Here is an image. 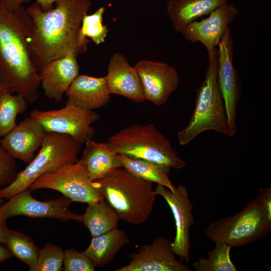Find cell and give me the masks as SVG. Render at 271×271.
Masks as SVG:
<instances>
[{"label": "cell", "instance_id": "1", "mask_svg": "<svg viewBox=\"0 0 271 271\" xmlns=\"http://www.w3.org/2000/svg\"><path fill=\"white\" fill-rule=\"evenodd\" d=\"M52 10L43 11L37 2L27 11L33 26L28 40L30 57L39 74L50 61L72 51L79 54L87 51L79 42L80 30L84 16L91 0H56Z\"/></svg>", "mask_w": 271, "mask_h": 271}, {"label": "cell", "instance_id": "2", "mask_svg": "<svg viewBox=\"0 0 271 271\" xmlns=\"http://www.w3.org/2000/svg\"><path fill=\"white\" fill-rule=\"evenodd\" d=\"M32 26L27 9L11 11L0 0V93H17L31 103L37 100L41 84L28 47Z\"/></svg>", "mask_w": 271, "mask_h": 271}, {"label": "cell", "instance_id": "3", "mask_svg": "<svg viewBox=\"0 0 271 271\" xmlns=\"http://www.w3.org/2000/svg\"><path fill=\"white\" fill-rule=\"evenodd\" d=\"M152 184L123 167L115 168L92 182L119 219L134 225L144 223L152 212L157 195Z\"/></svg>", "mask_w": 271, "mask_h": 271}, {"label": "cell", "instance_id": "4", "mask_svg": "<svg viewBox=\"0 0 271 271\" xmlns=\"http://www.w3.org/2000/svg\"><path fill=\"white\" fill-rule=\"evenodd\" d=\"M208 65L203 81L196 90L195 108L187 125L178 132L179 145L186 146L199 134L212 130L231 137L217 79V47L208 53Z\"/></svg>", "mask_w": 271, "mask_h": 271}, {"label": "cell", "instance_id": "5", "mask_svg": "<svg viewBox=\"0 0 271 271\" xmlns=\"http://www.w3.org/2000/svg\"><path fill=\"white\" fill-rule=\"evenodd\" d=\"M108 144L116 154L124 155L181 169L186 166L170 141L153 124L134 123L108 138Z\"/></svg>", "mask_w": 271, "mask_h": 271}, {"label": "cell", "instance_id": "6", "mask_svg": "<svg viewBox=\"0 0 271 271\" xmlns=\"http://www.w3.org/2000/svg\"><path fill=\"white\" fill-rule=\"evenodd\" d=\"M82 145L69 135L46 131L38 154L11 184L0 189V198L9 199L29 189L41 176L76 162Z\"/></svg>", "mask_w": 271, "mask_h": 271}, {"label": "cell", "instance_id": "7", "mask_svg": "<svg viewBox=\"0 0 271 271\" xmlns=\"http://www.w3.org/2000/svg\"><path fill=\"white\" fill-rule=\"evenodd\" d=\"M271 229V215L256 197L239 212L212 222L205 235L214 241L242 246L257 241Z\"/></svg>", "mask_w": 271, "mask_h": 271}, {"label": "cell", "instance_id": "8", "mask_svg": "<svg viewBox=\"0 0 271 271\" xmlns=\"http://www.w3.org/2000/svg\"><path fill=\"white\" fill-rule=\"evenodd\" d=\"M86 167L77 161L44 174L29 187L32 191L40 189L61 192L72 202L98 203L104 198L93 186Z\"/></svg>", "mask_w": 271, "mask_h": 271}, {"label": "cell", "instance_id": "9", "mask_svg": "<svg viewBox=\"0 0 271 271\" xmlns=\"http://www.w3.org/2000/svg\"><path fill=\"white\" fill-rule=\"evenodd\" d=\"M30 116L36 119L46 131L69 135L81 145L94 137L95 130L91 124L99 118L93 110L67 104L56 110L33 109Z\"/></svg>", "mask_w": 271, "mask_h": 271}, {"label": "cell", "instance_id": "10", "mask_svg": "<svg viewBox=\"0 0 271 271\" xmlns=\"http://www.w3.org/2000/svg\"><path fill=\"white\" fill-rule=\"evenodd\" d=\"M31 190L27 189L9 198L0 206V215L6 221L9 218L25 216L31 218H50L62 221L75 220L82 222V215L69 209L72 201L63 196L47 201L34 198Z\"/></svg>", "mask_w": 271, "mask_h": 271}, {"label": "cell", "instance_id": "11", "mask_svg": "<svg viewBox=\"0 0 271 271\" xmlns=\"http://www.w3.org/2000/svg\"><path fill=\"white\" fill-rule=\"evenodd\" d=\"M217 79L230 130L236 133V118L240 89L234 67L233 42L230 28L226 31L218 45Z\"/></svg>", "mask_w": 271, "mask_h": 271}, {"label": "cell", "instance_id": "12", "mask_svg": "<svg viewBox=\"0 0 271 271\" xmlns=\"http://www.w3.org/2000/svg\"><path fill=\"white\" fill-rule=\"evenodd\" d=\"M157 195L162 196L169 206L175 219L176 234L172 242V251L186 263L190 258V230L194 224L192 213L193 206L188 192L184 186L179 185L174 192L166 187L158 185L155 189Z\"/></svg>", "mask_w": 271, "mask_h": 271}, {"label": "cell", "instance_id": "13", "mask_svg": "<svg viewBox=\"0 0 271 271\" xmlns=\"http://www.w3.org/2000/svg\"><path fill=\"white\" fill-rule=\"evenodd\" d=\"M134 67L145 100L156 106L164 104L179 86L177 71L165 62L143 60Z\"/></svg>", "mask_w": 271, "mask_h": 271}, {"label": "cell", "instance_id": "14", "mask_svg": "<svg viewBox=\"0 0 271 271\" xmlns=\"http://www.w3.org/2000/svg\"><path fill=\"white\" fill-rule=\"evenodd\" d=\"M172 242L164 236L156 237L145 244L136 253H130L129 263L116 271H191L192 269L177 260Z\"/></svg>", "mask_w": 271, "mask_h": 271}, {"label": "cell", "instance_id": "15", "mask_svg": "<svg viewBox=\"0 0 271 271\" xmlns=\"http://www.w3.org/2000/svg\"><path fill=\"white\" fill-rule=\"evenodd\" d=\"M238 14L237 7L227 3L215 9L207 18L190 23L181 33L188 41L201 43L208 53L218 46L229 25Z\"/></svg>", "mask_w": 271, "mask_h": 271}, {"label": "cell", "instance_id": "16", "mask_svg": "<svg viewBox=\"0 0 271 271\" xmlns=\"http://www.w3.org/2000/svg\"><path fill=\"white\" fill-rule=\"evenodd\" d=\"M45 132L43 126L29 116L0 139V146L14 159L28 164L42 146Z\"/></svg>", "mask_w": 271, "mask_h": 271}, {"label": "cell", "instance_id": "17", "mask_svg": "<svg viewBox=\"0 0 271 271\" xmlns=\"http://www.w3.org/2000/svg\"><path fill=\"white\" fill-rule=\"evenodd\" d=\"M79 54L72 51L67 55L51 60L39 73L41 84L45 96L60 102L71 83L79 75L77 61Z\"/></svg>", "mask_w": 271, "mask_h": 271}, {"label": "cell", "instance_id": "18", "mask_svg": "<svg viewBox=\"0 0 271 271\" xmlns=\"http://www.w3.org/2000/svg\"><path fill=\"white\" fill-rule=\"evenodd\" d=\"M105 78L110 94L121 95L138 102L145 100L137 69L121 53H115L110 58Z\"/></svg>", "mask_w": 271, "mask_h": 271}, {"label": "cell", "instance_id": "19", "mask_svg": "<svg viewBox=\"0 0 271 271\" xmlns=\"http://www.w3.org/2000/svg\"><path fill=\"white\" fill-rule=\"evenodd\" d=\"M65 94L67 97L65 104L88 110L105 105L111 97L105 76L96 77L84 74H79Z\"/></svg>", "mask_w": 271, "mask_h": 271}, {"label": "cell", "instance_id": "20", "mask_svg": "<svg viewBox=\"0 0 271 271\" xmlns=\"http://www.w3.org/2000/svg\"><path fill=\"white\" fill-rule=\"evenodd\" d=\"M228 0H168L167 14L174 31L181 33L190 23L209 15Z\"/></svg>", "mask_w": 271, "mask_h": 271}, {"label": "cell", "instance_id": "21", "mask_svg": "<svg viewBox=\"0 0 271 271\" xmlns=\"http://www.w3.org/2000/svg\"><path fill=\"white\" fill-rule=\"evenodd\" d=\"M77 161L86 167L92 181L103 178L115 168L122 167L107 142H97L92 139L85 143L82 155Z\"/></svg>", "mask_w": 271, "mask_h": 271}, {"label": "cell", "instance_id": "22", "mask_svg": "<svg viewBox=\"0 0 271 271\" xmlns=\"http://www.w3.org/2000/svg\"><path fill=\"white\" fill-rule=\"evenodd\" d=\"M129 243L125 232L116 227L93 237L89 245L83 252L95 267H103L111 262L121 249Z\"/></svg>", "mask_w": 271, "mask_h": 271}, {"label": "cell", "instance_id": "23", "mask_svg": "<svg viewBox=\"0 0 271 271\" xmlns=\"http://www.w3.org/2000/svg\"><path fill=\"white\" fill-rule=\"evenodd\" d=\"M116 155L122 167L133 176L147 182L163 185L171 192H175L176 187L169 176L170 169L143 159Z\"/></svg>", "mask_w": 271, "mask_h": 271}, {"label": "cell", "instance_id": "24", "mask_svg": "<svg viewBox=\"0 0 271 271\" xmlns=\"http://www.w3.org/2000/svg\"><path fill=\"white\" fill-rule=\"evenodd\" d=\"M119 219L115 210L104 199L98 203L88 204L82 215V222L93 237L116 227Z\"/></svg>", "mask_w": 271, "mask_h": 271}, {"label": "cell", "instance_id": "25", "mask_svg": "<svg viewBox=\"0 0 271 271\" xmlns=\"http://www.w3.org/2000/svg\"><path fill=\"white\" fill-rule=\"evenodd\" d=\"M28 108L27 101L22 95L0 93V137H4L16 126V117Z\"/></svg>", "mask_w": 271, "mask_h": 271}, {"label": "cell", "instance_id": "26", "mask_svg": "<svg viewBox=\"0 0 271 271\" xmlns=\"http://www.w3.org/2000/svg\"><path fill=\"white\" fill-rule=\"evenodd\" d=\"M215 244V247L207 252V257H200L192 264L193 268L196 271H237L230 257L232 246L222 242Z\"/></svg>", "mask_w": 271, "mask_h": 271}, {"label": "cell", "instance_id": "27", "mask_svg": "<svg viewBox=\"0 0 271 271\" xmlns=\"http://www.w3.org/2000/svg\"><path fill=\"white\" fill-rule=\"evenodd\" d=\"M105 11V7H101L93 14L84 16L80 30L79 42L85 48L88 49L90 42L87 37L97 45L105 42L108 32L107 26L103 24Z\"/></svg>", "mask_w": 271, "mask_h": 271}, {"label": "cell", "instance_id": "28", "mask_svg": "<svg viewBox=\"0 0 271 271\" xmlns=\"http://www.w3.org/2000/svg\"><path fill=\"white\" fill-rule=\"evenodd\" d=\"M5 245L13 256L25 263L29 270L35 265L39 248L29 236L22 232L11 230Z\"/></svg>", "mask_w": 271, "mask_h": 271}, {"label": "cell", "instance_id": "29", "mask_svg": "<svg viewBox=\"0 0 271 271\" xmlns=\"http://www.w3.org/2000/svg\"><path fill=\"white\" fill-rule=\"evenodd\" d=\"M64 252L58 245L47 244L39 249V254L35 265L30 271H60L62 268Z\"/></svg>", "mask_w": 271, "mask_h": 271}, {"label": "cell", "instance_id": "30", "mask_svg": "<svg viewBox=\"0 0 271 271\" xmlns=\"http://www.w3.org/2000/svg\"><path fill=\"white\" fill-rule=\"evenodd\" d=\"M65 271H94L95 266L90 258L83 252L73 248L64 251L63 260Z\"/></svg>", "mask_w": 271, "mask_h": 271}, {"label": "cell", "instance_id": "31", "mask_svg": "<svg viewBox=\"0 0 271 271\" xmlns=\"http://www.w3.org/2000/svg\"><path fill=\"white\" fill-rule=\"evenodd\" d=\"M18 173L15 159L0 146V189L11 184Z\"/></svg>", "mask_w": 271, "mask_h": 271}, {"label": "cell", "instance_id": "32", "mask_svg": "<svg viewBox=\"0 0 271 271\" xmlns=\"http://www.w3.org/2000/svg\"><path fill=\"white\" fill-rule=\"evenodd\" d=\"M4 220L0 215V243L5 244L11 233V230L9 229Z\"/></svg>", "mask_w": 271, "mask_h": 271}, {"label": "cell", "instance_id": "33", "mask_svg": "<svg viewBox=\"0 0 271 271\" xmlns=\"http://www.w3.org/2000/svg\"><path fill=\"white\" fill-rule=\"evenodd\" d=\"M30 0H5L7 9L11 11H15L21 6L22 4L28 3Z\"/></svg>", "mask_w": 271, "mask_h": 271}, {"label": "cell", "instance_id": "34", "mask_svg": "<svg viewBox=\"0 0 271 271\" xmlns=\"http://www.w3.org/2000/svg\"><path fill=\"white\" fill-rule=\"evenodd\" d=\"M56 0H36L39 3L43 11H48L52 10L54 7Z\"/></svg>", "mask_w": 271, "mask_h": 271}, {"label": "cell", "instance_id": "35", "mask_svg": "<svg viewBox=\"0 0 271 271\" xmlns=\"http://www.w3.org/2000/svg\"><path fill=\"white\" fill-rule=\"evenodd\" d=\"M13 256L8 248L0 243V262H2Z\"/></svg>", "mask_w": 271, "mask_h": 271}, {"label": "cell", "instance_id": "36", "mask_svg": "<svg viewBox=\"0 0 271 271\" xmlns=\"http://www.w3.org/2000/svg\"><path fill=\"white\" fill-rule=\"evenodd\" d=\"M2 202H3V199L0 198V204L2 203Z\"/></svg>", "mask_w": 271, "mask_h": 271}]
</instances>
